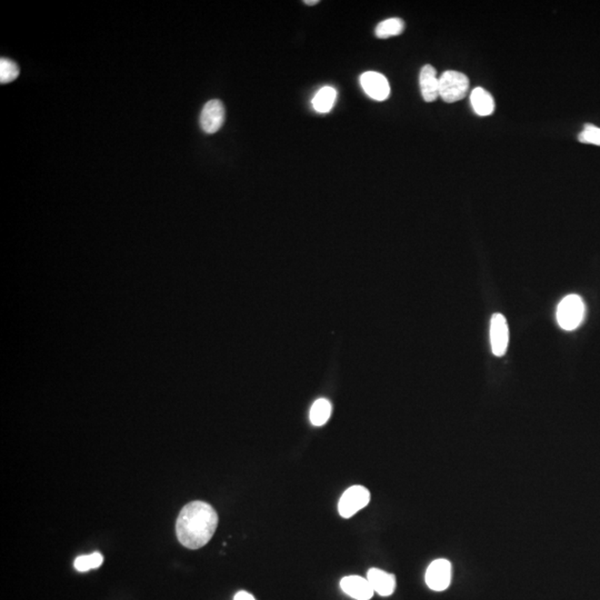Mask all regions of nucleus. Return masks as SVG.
<instances>
[{
  "label": "nucleus",
  "mask_w": 600,
  "mask_h": 600,
  "mask_svg": "<svg viewBox=\"0 0 600 600\" xmlns=\"http://www.w3.org/2000/svg\"><path fill=\"white\" fill-rule=\"evenodd\" d=\"M370 502V493L363 486H352L339 500L338 510L343 518H350Z\"/></svg>",
  "instance_id": "obj_4"
},
{
  "label": "nucleus",
  "mask_w": 600,
  "mask_h": 600,
  "mask_svg": "<svg viewBox=\"0 0 600 600\" xmlns=\"http://www.w3.org/2000/svg\"><path fill=\"white\" fill-rule=\"evenodd\" d=\"M103 562H104L103 555L98 551H95L93 554L77 557L75 560L74 566L80 573H86L88 570L97 569V568L100 567Z\"/></svg>",
  "instance_id": "obj_16"
},
{
  "label": "nucleus",
  "mask_w": 600,
  "mask_h": 600,
  "mask_svg": "<svg viewBox=\"0 0 600 600\" xmlns=\"http://www.w3.org/2000/svg\"><path fill=\"white\" fill-rule=\"evenodd\" d=\"M234 600H256V599H255L254 596L251 595V594H249V592H243V590H241V592H238L237 594H236L235 597H234Z\"/></svg>",
  "instance_id": "obj_19"
},
{
  "label": "nucleus",
  "mask_w": 600,
  "mask_h": 600,
  "mask_svg": "<svg viewBox=\"0 0 600 600\" xmlns=\"http://www.w3.org/2000/svg\"><path fill=\"white\" fill-rule=\"evenodd\" d=\"M360 84L365 93L375 100L384 101L389 97V82L387 78L380 73L367 71L360 77Z\"/></svg>",
  "instance_id": "obj_8"
},
{
  "label": "nucleus",
  "mask_w": 600,
  "mask_h": 600,
  "mask_svg": "<svg viewBox=\"0 0 600 600\" xmlns=\"http://www.w3.org/2000/svg\"><path fill=\"white\" fill-rule=\"evenodd\" d=\"M427 586L435 592H444L451 583V564L447 560H436L431 562L426 571Z\"/></svg>",
  "instance_id": "obj_5"
},
{
  "label": "nucleus",
  "mask_w": 600,
  "mask_h": 600,
  "mask_svg": "<svg viewBox=\"0 0 600 600\" xmlns=\"http://www.w3.org/2000/svg\"><path fill=\"white\" fill-rule=\"evenodd\" d=\"M218 526V515L207 502H189L181 509L176 524L177 538L186 548L200 549L207 545Z\"/></svg>",
  "instance_id": "obj_1"
},
{
  "label": "nucleus",
  "mask_w": 600,
  "mask_h": 600,
  "mask_svg": "<svg viewBox=\"0 0 600 600\" xmlns=\"http://www.w3.org/2000/svg\"><path fill=\"white\" fill-rule=\"evenodd\" d=\"M303 3H306V5L308 6H314L317 5V3H320V0H305V1H303Z\"/></svg>",
  "instance_id": "obj_20"
},
{
  "label": "nucleus",
  "mask_w": 600,
  "mask_h": 600,
  "mask_svg": "<svg viewBox=\"0 0 600 600\" xmlns=\"http://www.w3.org/2000/svg\"><path fill=\"white\" fill-rule=\"evenodd\" d=\"M331 415V404L325 398L317 399L310 408L309 419L314 426H322L327 423Z\"/></svg>",
  "instance_id": "obj_14"
},
{
  "label": "nucleus",
  "mask_w": 600,
  "mask_h": 600,
  "mask_svg": "<svg viewBox=\"0 0 600 600\" xmlns=\"http://www.w3.org/2000/svg\"><path fill=\"white\" fill-rule=\"evenodd\" d=\"M340 588L346 595L356 600H369L374 596V590L368 579L360 576H347L340 580Z\"/></svg>",
  "instance_id": "obj_9"
},
{
  "label": "nucleus",
  "mask_w": 600,
  "mask_h": 600,
  "mask_svg": "<svg viewBox=\"0 0 600 600\" xmlns=\"http://www.w3.org/2000/svg\"><path fill=\"white\" fill-rule=\"evenodd\" d=\"M490 343L493 354L498 357L505 355L509 343L507 320L502 314H494L490 322Z\"/></svg>",
  "instance_id": "obj_7"
},
{
  "label": "nucleus",
  "mask_w": 600,
  "mask_h": 600,
  "mask_svg": "<svg viewBox=\"0 0 600 600\" xmlns=\"http://www.w3.org/2000/svg\"><path fill=\"white\" fill-rule=\"evenodd\" d=\"M470 103L476 114L479 116H490L495 110V100L493 96L483 89L477 87L470 93Z\"/></svg>",
  "instance_id": "obj_12"
},
{
  "label": "nucleus",
  "mask_w": 600,
  "mask_h": 600,
  "mask_svg": "<svg viewBox=\"0 0 600 600\" xmlns=\"http://www.w3.org/2000/svg\"><path fill=\"white\" fill-rule=\"evenodd\" d=\"M557 322L562 329H577L585 317V303L578 295H568L557 307Z\"/></svg>",
  "instance_id": "obj_2"
},
{
  "label": "nucleus",
  "mask_w": 600,
  "mask_h": 600,
  "mask_svg": "<svg viewBox=\"0 0 600 600\" xmlns=\"http://www.w3.org/2000/svg\"><path fill=\"white\" fill-rule=\"evenodd\" d=\"M470 89V80L459 71L447 70L440 77V97L448 104L461 100Z\"/></svg>",
  "instance_id": "obj_3"
},
{
  "label": "nucleus",
  "mask_w": 600,
  "mask_h": 600,
  "mask_svg": "<svg viewBox=\"0 0 600 600\" xmlns=\"http://www.w3.org/2000/svg\"><path fill=\"white\" fill-rule=\"evenodd\" d=\"M367 579L373 590L382 597L393 595L396 588L395 576L386 573L384 570L371 568L367 573Z\"/></svg>",
  "instance_id": "obj_11"
},
{
  "label": "nucleus",
  "mask_w": 600,
  "mask_h": 600,
  "mask_svg": "<svg viewBox=\"0 0 600 600\" xmlns=\"http://www.w3.org/2000/svg\"><path fill=\"white\" fill-rule=\"evenodd\" d=\"M226 118V110L220 100L213 99L206 103L200 114V126L207 134H215L223 127Z\"/></svg>",
  "instance_id": "obj_6"
},
{
  "label": "nucleus",
  "mask_w": 600,
  "mask_h": 600,
  "mask_svg": "<svg viewBox=\"0 0 600 600\" xmlns=\"http://www.w3.org/2000/svg\"><path fill=\"white\" fill-rule=\"evenodd\" d=\"M578 140L584 144L600 146V128L592 123H586L578 136Z\"/></svg>",
  "instance_id": "obj_18"
},
{
  "label": "nucleus",
  "mask_w": 600,
  "mask_h": 600,
  "mask_svg": "<svg viewBox=\"0 0 600 600\" xmlns=\"http://www.w3.org/2000/svg\"><path fill=\"white\" fill-rule=\"evenodd\" d=\"M337 91L333 87H324L316 93L313 99V106L318 112H329L335 105Z\"/></svg>",
  "instance_id": "obj_15"
},
{
  "label": "nucleus",
  "mask_w": 600,
  "mask_h": 600,
  "mask_svg": "<svg viewBox=\"0 0 600 600\" xmlns=\"http://www.w3.org/2000/svg\"><path fill=\"white\" fill-rule=\"evenodd\" d=\"M405 30L404 20L400 18H389L377 25L375 35L377 38L387 39L400 35Z\"/></svg>",
  "instance_id": "obj_13"
},
{
  "label": "nucleus",
  "mask_w": 600,
  "mask_h": 600,
  "mask_svg": "<svg viewBox=\"0 0 600 600\" xmlns=\"http://www.w3.org/2000/svg\"><path fill=\"white\" fill-rule=\"evenodd\" d=\"M20 67L13 60L8 59V58L0 59V82L1 84L14 82L15 80H17V77L20 76Z\"/></svg>",
  "instance_id": "obj_17"
},
{
  "label": "nucleus",
  "mask_w": 600,
  "mask_h": 600,
  "mask_svg": "<svg viewBox=\"0 0 600 600\" xmlns=\"http://www.w3.org/2000/svg\"><path fill=\"white\" fill-rule=\"evenodd\" d=\"M420 90L426 103H433L440 97V78L436 69L431 65L423 66L420 70Z\"/></svg>",
  "instance_id": "obj_10"
}]
</instances>
